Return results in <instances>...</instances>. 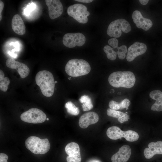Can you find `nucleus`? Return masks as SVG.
<instances>
[{
	"mask_svg": "<svg viewBox=\"0 0 162 162\" xmlns=\"http://www.w3.org/2000/svg\"><path fill=\"white\" fill-rule=\"evenodd\" d=\"M108 80L110 84L114 87L130 88L134 86L136 78L131 71H118L111 74Z\"/></svg>",
	"mask_w": 162,
	"mask_h": 162,
	"instance_id": "obj_1",
	"label": "nucleus"
},
{
	"mask_svg": "<svg viewBox=\"0 0 162 162\" xmlns=\"http://www.w3.org/2000/svg\"><path fill=\"white\" fill-rule=\"evenodd\" d=\"M35 81L44 96L49 97L52 95L55 83L53 75L50 72L46 70L38 72L35 76Z\"/></svg>",
	"mask_w": 162,
	"mask_h": 162,
	"instance_id": "obj_2",
	"label": "nucleus"
},
{
	"mask_svg": "<svg viewBox=\"0 0 162 162\" xmlns=\"http://www.w3.org/2000/svg\"><path fill=\"white\" fill-rule=\"evenodd\" d=\"M91 70L89 64L82 59H70L68 62L65 68L66 74L74 77L86 75L89 73Z\"/></svg>",
	"mask_w": 162,
	"mask_h": 162,
	"instance_id": "obj_3",
	"label": "nucleus"
},
{
	"mask_svg": "<svg viewBox=\"0 0 162 162\" xmlns=\"http://www.w3.org/2000/svg\"><path fill=\"white\" fill-rule=\"evenodd\" d=\"M25 145L28 150L36 154L46 153L49 150L50 146L47 139H40L34 136L28 137L25 141Z\"/></svg>",
	"mask_w": 162,
	"mask_h": 162,
	"instance_id": "obj_4",
	"label": "nucleus"
},
{
	"mask_svg": "<svg viewBox=\"0 0 162 162\" xmlns=\"http://www.w3.org/2000/svg\"><path fill=\"white\" fill-rule=\"evenodd\" d=\"M106 135L110 139L117 140L124 137L129 142H134L137 140L139 138L138 133L131 130L124 131L118 127L113 126L110 127L106 131Z\"/></svg>",
	"mask_w": 162,
	"mask_h": 162,
	"instance_id": "obj_5",
	"label": "nucleus"
},
{
	"mask_svg": "<svg viewBox=\"0 0 162 162\" xmlns=\"http://www.w3.org/2000/svg\"><path fill=\"white\" fill-rule=\"evenodd\" d=\"M131 29L130 25L127 20L123 19H119L110 23L108 27L107 33L110 36L118 38L121 35L122 31L128 33Z\"/></svg>",
	"mask_w": 162,
	"mask_h": 162,
	"instance_id": "obj_6",
	"label": "nucleus"
},
{
	"mask_svg": "<svg viewBox=\"0 0 162 162\" xmlns=\"http://www.w3.org/2000/svg\"><path fill=\"white\" fill-rule=\"evenodd\" d=\"M68 14L80 23L85 24L88 21L87 17L90 13L86 7L80 4H76L70 6L67 10Z\"/></svg>",
	"mask_w": 162,
	"mask_h": 162,
	"instance_id": "obj_7",
	"label": "nucleus"
},
{
	"mask_svg": "<svg viewBox=\"0 0 162 162\" xmlns=\"http://www.w3.org/2000/svg\"><path fill=\"white\" fill-rule=\"evenodd\" d=\"M20 118L25 122L38 124L44 122L46 119V116L40 110L32 108L22 113Z\"/></svg>",
	"mask_w": 162,
	"mask_h": 162,
	"instance_id": "obj_8",
	"label": "nucleus"
},
{
	"mask_svg": "<svg viewBox=\"0 0 162 162\" xmlns=\"http://www.w3.org/2000/svg\"><path fill=\"white\" fill-rule=\"evenodd\" d=\"M63 43L68 48H73L76 46H81L86 42V38L81 33H67L64 36Z\"/></svg>",
	"mask_w": 162,
	"mask_h": 162,
	"instance_id": "obj_9",
	"label": "nucleus"
},
{
	"mask_svg": "<svg viewBox=\"0 0 162 162\" xmlns=\"http://www.w3.org/2000/svg\"><path fill=\"white\" fill-rule=\"evenodd\" d=\"M65 151L68 155L66 158L67 162H81L80 148L77 143L72 142L68 144Z\"/></svg>",
	"mask_w": 162,
	"mask_h": 162,
	"instance_id": "obj_10",
	"label": "nucleus"
},
{
	"mask_svg": "<svg viewBox=\"0 0 162 162\" xmlns=\"http://www.w3.org/2000/svg\"><path fill=\"white\" fill-rule=\"evenodd\" d=\"M147 50L146 45L142 43L136 42L128 48L126 56L128 62L133 61L136 57L142 55Z\"/></svg>",
	"mask_w": 162,
	"mask_h": 162,
	"instance_id": "obj_11",
	"label": "nucleus"
},
{
	"mask_svg": "<svg viewBox=\"0 0 162 162\" xmlns=\"http://www.w3.org/2000/svg\"><path fill=\"white\" fill-rule=\"evenodd\" d=\"M48 9L49 15L50 19H55L60 16L63 12V7L58 0H46Z\"/></svg>",
	"mask_w": 162,
	"mask_h": 162,
	"instance_id": "obj_12",
	"label": "nucleus"
},
{
	"mask_svg": "<svg viewBox=\"0 0 162 162\" xmlns=\"http://www.w3.org/2000/svg\"><path fill=\"white\" fill-rule=\"evenodd\" d=\"M6 64L7 67L11 69L16 70L22 78L26 77L29 74L30 69L25 64L16 61L13 58H9L6 61Z\"/></svg>",
	"mask_w": 162,
	"mask_h": 162,
	"instance_id": "obj_13",
	"label": "nucleus"
},
{
	"mask_svg": "<svg viewBox=\"0 0 162 162\" xmlns=\"http://www.w3.org/2000/svg\"><path fill=\"white\" fill-rule=\"evenodd\" d=\"M132 17L134 22L138 28L147 31L152 26V21L149 19L143 17L141 12L138 10L134 11Z\"/></svg>",
	"mask_w": 162,
	"mask_h": 162,
	"instance_id": "obj_14",
	"label": "nucleus"
},
{
	"mask_svg": "<svg viewBox=\"0 0 162 162\" xmlns=\"http://www.w3.org/2000/svg\"><path fill=\"white\" fill-rule=\"evenodd\" d=\"M131 153L130 146L127 145L120 147L118 151L111 157L112 162H126L129 159Z\"/></svg>",
	"mask_w": 162,
	"mask_h": 162,
	"instance_id": "obj_15",
	"label": "nucleus"
},
{
	"mask_svg": "<svg viewBox=\"0 0 162 162\" xmlns=\"http://www.w3.org/2000/svg\"><path fill=\"white\" fill-rule=\"evenodd\" d=\"M99 119V116L96 113L93 112H87L81 116L79 121V125L81 128H86L90 125L96 123Z\"/></svg>",
	"mask_w": 162,
	"mask_h": 162,
	"instance_id": "obj_16",
	"label": "nucleus"
},
{
	"mask_svg": "<svg viewBox=\"0 0 162 162\" xmlns=\"http://www.w3.org/2000/svg\"><path fill=\"white\" fill-rule=\"evenodd\" d=\"M156 154H162V141L152 142L148 144V148H145L144 154L147 159L152 158Z\"/></svg>",
	"mask_w": 162,
	"mask_h": 162,
	"instance_id": "obj_17",
	"label": "nucleus"
},
{
	"mask_svg": "<svg viewBox=\"0 0 162 162\" xmlns=\"http://www.w3.org/2000/svg\"><path fill=\"white\" fill-rule=\"evenodd\" d=\"M11 27L13 31L19 35H23L26 32V26L21 16L18 14L14 15L11 21Z\"/></svg>",
	"mask_w": 162,
	"mask_h": 162,
	"instance_id": "obj_18",
	"label": "nucleus"
},
{
	"mask_svg": "<svg viewBox=\"0 0 162 162\" xmlns=\"http://www.w3.org/2000/svg\"><path fill=\"white\" fill-rule=\"evenodd\" d=\"M149 96L151 98L156 100L152 106L151 110L157 112L162 111V92L160 90H154L150 92Z\"/></svg>",
	"mask_w": 162,
	"mask_h": 162,
	"instance_id": "obj_19",
	"label": "nucleus"
},
{
	"mask_svg": "<svg viewBox=\"0 0 162 162\" xmlns=\"http://www.w3.org/2000/svg\"><path fill=\"white\" fill-rule=\"evenodd\" d=\"M106 113L109 116L117 118L118 122L121 123L128 121L129 118L126 113L110 108L107 110Z\"/></svg>",
	"mask_w": 162,
	"mask_h": 162,
	"instance_id": "obj_20",
	"label": "nucleus"
},
{
	"mask_svg": "<svg viewBox=\"0 0 162 162\" xmlns=\"http://www.w3.org/2000/svg\"><path fill=\"white\" fill-rule=\"evenodd\" d=\"M130 104L129 100L127 98H125L120 103H118L114 100H111L109 102V106L111 109L117 110L128 108Z\"/></svg>",
	"mask_w": 162,
	"mask_h": 162,
	"instance_id": "obj_21",
	"label": "nucleus"
},
{
	"mask_svg": "<svg viewBox=\"0 0 162 162\" xmlns=\"http://www.w3.org/2000/svg\"><path fill=\"white\" fill-rule=\"evenodd\" d=\"M79 101L82 104V105L84 111H88L93 107L91 98L88 95L82 96L79 99Z\"/></svg>",
	"mask_w": 162,
	"mask_h": 162,
	"instance_id": "obj_22",
	"label": "nucleus"
},
{
	"mask_svg": "<svg viewBox=\"0 0 162 162\" xmlns=\"http://www.w3.org/2000/svg\"><path fill=\"white\" fill-rule=\"evenodd\" d=\"M4 74L3 71L0 70V89L4 92L7 91L8 86L10 83V80L7 77H4Z\"/></svg>",
	"mask_w": 162,
	"mask_h": 162,
	"instance_id": "obj_23",
	"label": "nucleus"
},
{
	"mask_svg": "<svg viewBox=\"0 0 162 162\" xmlns=\"http://www.w3.org/2000/svg\"><path fill=\"white\" fill-rule=\"evenodd\" d=\"M68 112L71 115L77 116L80 113L79 108L71 101H68L65 105Z\"/></svg>",
	"mask_w": 162,
	"mask_h": 162,
	"instance_id": "obj_24",
	"label": "nucleus"
},
{
	"mask_svg": "<svg viewBox=\"0 0 162 162\" xmlns=\"http://www.w3.org/2000/svg\"><path fill=\"white\" fill-rule=\"evenodd\" d=\"M104 51L106 53L108 59L111 60H114L116 59L117 54L113 48L106 45L104 46Z\"/></svg>",
	"mask_w": 162,
	"mask_h": 162,
	"instance_id": "obj_25",
	"label": "nucleus"
},
{
	"mask_svg": "<svg viewBox=\"0 0 162 162\" xmlns=\"http://www.w3.org/2000/svg\"><path fill=\"white\" fill-rule=\"evenodd\" d=\"M117 51L116 52L119 58L121 59H124L126 56V53H127L128 50L126 46L122 45L117 48Z\"/></svg>",
	"mask_w": 162,
	"mask_h": 162,
	"instance_id": "obj_26",
	"label": "nucleus"
},
{
	"mask_svg": "<svg viewBox=\"0 0 162 162\" xmlns=\"http://www.w3.org/2000/svg\"><path fill=\"white\" fill-rule=\"evenodd\" d=\"M109 44L112 46L113 49H117L118 47V41L116 38H112L110 39L108 41Z\"/></svg>",
	"mask_w": 162,
	"mask_h": 162,
	"instance_id": "obj_27",
	"label": "nucleus"
},
{
	"mask_svg": "<svg viewBox=\"0 0 162 162\" xmlns=\"http://www.w3.org/2000/svg\"><path fill=\"white\" fill-rule=\"evenodd\" d=\"M8 155L3 153L0 154V162H8Z\"/></svg>",
	"mask_w": 162,
	"mask_h": 162,
	"instance_id": "obj_28",
	"label": "nucleus"
},
{
	"mask_svg": "<svg viewBox=\"0 0 162 162\" xmlns=\"http://www.w3.org/2000/svg\"><path fill=\"white\" fill-rule=\"evenodd\" d=\"M4 7V4L3 2L0 1V21L1 20L2 18V12L3 9Z\"/></svg>",
	"mask_w": 162,
	"mask_h": 162,
	"instance_id": "obj_29",
	"label": "nucleus"
},
{
	"mask_svg": "<svg viewBox=\"0 0 162 162\" xmlns=\"http://www.w3.org/2000/svg\"><path fill=\"white\" fill-rule=\"evenodd\" d=\"M75 1L86 3H90L93 1L92 0H75Z\"/></svg>",
	"mask_w": 162,
	"mask_h": 162,
	"instance_id": "obj_30",
	"label": "nucleus"
},
{
	"mask_svg": "<svg viewBox=\"0 0 162 162\" xmlns=\"http://www.w3.org/2000/svg\"><path fill=\"white\" fill-rule=\"evenodd\" d=\"M140 3L142 5H145L148 2L149 0H140Z\"/></svg>",
	"mask_w": 162,
	"mask_h": 162,
	"instance_id": "obj_31",
	"label": "nucleus"
},
{
	"mask_svg": "<svg viewBox=\"0 0 162 162\" xmlns=\"http://www.w3.org/2000/svg\"><path fill=\"white\" fill-rule=\"evenodd\" d=\"M90 162H99L98 161V160H92V161H91Z\"/></svg>",
	"mask_w": 162,
	"mask_h": 162,
	"instance_id": "obj_32",
	"label": "nucleus"
},
{
	"mask_svg": "<svg viewBox=\"0 0 162 162\" xmlns=\"http://www.w3.org/2000/svg\"><path fill=\"white\" fill-rule=\"evenodd\" d=\"M71 78L70 77H69L68 78V79L69 80H71Z\"/></svg>",
	"mask_w": 162,
	"mask_h": 162,
	"instance_id": "obj_33",
	"label": "nucleus"
},
{
	"mask_svg": "<svg viewBox=\"0 0 162 162\" xmlns=\"http://www.w3.org/2000/svg\"><path fill=\"white\" fill-rule=\"evenodd\" d=\"M57 82H57V81H55V83H57Z\"/></svg>",
	"mask_w": 162,
	"mask_h": 162,
	"instance_id": "obj_34",
	"label": "nucleus"
},
{
	"mask_svg": "<svg viewBox=\"0 0 162 162\" xmlns=\"http://www.w3.org/2000/svg\"><path fill=\"white\" fill-rule=\"evenodd\" d=\"M46 119L47 121L49 120V118H47Z\"/></svg>",
	"mask_w": 162,
	"mask_h": 162,
	"instance_id": "obj_35",
	"label": "nucleus"
},
{
	"mask_svg": "<svg viewBox=\"0 0 162 162\" xmlns=\"http://www.w3.org/2000/svg\"><path fill=\"white\" fill-rule=\"evenodd\" d=\"M126 113H127V112H126Z\"/></svg>",
	"mask_w": 162,
	"mask_h": 162,
	"instance_id": "obj_36",
	"label": "nucleus"
}]
</instances>
